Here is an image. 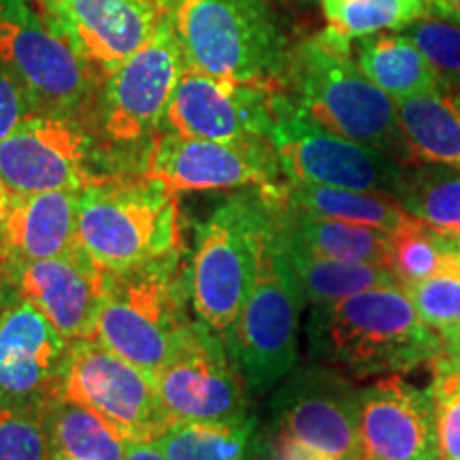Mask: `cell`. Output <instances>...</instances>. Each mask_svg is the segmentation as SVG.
Segmentation results:
<instances>
[{
  "instance_id": "35",
  "label": "cell",
  "mask_w": 460,
  "mask_h": 460,
  "mask_svg": "<svg viewBox=\"0 0 460 460\" xmlns=\"http://www.w3.org/2000/svg\"><path fill=\"white\" fill-rule=\"evenodd\" d=\"M437 430L444 460H460V376H437L433 384Z\"/></svg>"
},
{
  "instance_id": "40",
  "label": "cell",
  "mask_w": 460,
  "mask_h": 460,
  "mask_svg": "<svg viewBox=\"0 0 460 460\" xmlns=\"http://www.w3.org/2000/svg\"><path fill=\"white\" fill-rule=\"evenodd\" d=\"M124 460H169L154 441H128Z\"/></svg>"
},
{
  "instance_id": "8",
  "label": "cell",
  "mask_w": 460,
  "mask_h": 460,
  "mask_svg": "<svg viewBox=\"0 0 460 460\" xmlns=\"http://www.w3.org/2000/svg\"><path fill=\"white\" fill-rule=\"evenodd\" d=\"M0 58L24 82L41 113L84 118L96 71L34 0H0Z\"/></svg>"
},
{
  "instance_id": "3",
  "label": "cell",
  "mask_w": 460,
  "mask_h": 460,
  "mask_svg": "<svg viewBox=\"0 0 460 460\" xmlns=\"http://www.w3.org/2000/svg\"><path fill=\"white\" fill-rule=\"evenodd\" d=\"M186 66L228 84H278L286 34L267 0H156Z\"/></svg>"
},
{
  "instance_id": "24",
  "label": "cell",
  "mask_w": 460,
  "mask_h": 460,
  "mask_svg": "<svg viewBox=\"0 0 460 460\" xmlns=\"http://www.w3.org/2000/svg\"><path fill=\"white\" fill-rule=\"evenodd\" d=\"M354 51L360 71L394 101L444 84L435 66L401 31L356 39Z\"/></svg>"
},
{
  "instance_id": "36",
  "label": "cell",
  "mask_w": 460,
  "mask_h": 460,
  "mask_svg": "<svg viewBox=\"0 0 460 460\" xmlns=\"http://www.w3.org/2000/svg\"><path fill=\"white\" fill-rule=\"evenodd\" d=\"M41 113L37 101L7 62L0 58V141L7 139L17 126H22L32 115Z\"/></svg>"
},
{
  "instance_id": "37",
  "label": "cell",
  "mask_w": 460,
  "mask_h": 460,
  "mask_svg": "<svg viewBox=\"0 0 460 460\" xmlns=\"http://www.w3.org/2000/svg\"><path fill=\"white\" fill-rule=\"evenodd\" d=\"M261 460H324L318 454L309 450L292 439V437L281 435L278 430L269 429V435L262 437Z\"/></svg>"
},
{
  "instance_id": "18",
  "label": "cell",
  "mask_w": 460,
  "mask_h": 460,
  "mask_svg": "<svg viewBox=\"0 0 460 460\" xmlns=\"http://www.w3.org/2000/svg\"><path fill=\"white\" fill-rule=\"evenodd\" d=\"M73 341L26 298L0 318V401L49 410L62 399Z\"/></svg>"
},
{
  "instance_id": "41",
  "label": "cell",
  "mask_w": 460,
  "mask_h": 460,
  "mask_svg": "<svg viewBox=\"0 0 460 460\" xmlns=\"http://www.w3.org/2000/svg\"><path fill=\"white\" fill-rule=\"evenodd\" d=\"M429 11L460 24V0H429Z\"/></svg>"
},
{
  "instance_id": "28",
  "label": "cell",
  "mask_w": 460,
  "mask_h": 460,
  "mask_svg": "<svg viewBox=\"0 0 460 460\" xmlns=\"http://www.w3.org/2000/svg\"><path fill=\"white\" fill-rule=\"evenodd\" d=\"M51 456L124 460L128 441L105 418L79 402L60 399L48 411Z\"/></svg>"
},
{
  "instance_id": "30",
  "label": "cell",
  "mask_w": 460,
  "mask_h": 460,
  "mask_svg": "<svg viewBox=\"0 0 460 460\" xmlns=\"http://www.w3.org/2000/svg\"><path fill=\"white\" fill-rule=\"evenodd\" d=\"M329 31L345 41L402 31L429 13V0H320Z\"/></svg>"
},
{
  "instance_id": "6",
  "label": "cell",
  "mask_w": 460,
  "mask_h": 460,
  "mask_svg": "<svg viewBox=\"0 0 460 460\" xmlns=\"http://www.w3.org/2000/svg\"><path fill=\"white\" fill-rule=\"evenodd\" d=\"M79 243L105 271L181 250L177 192L147 175H105L79 192Z\"/></svg>"
},
{
  "instance_id": "27",
  "label": "cell",
  "mask_w": 460,
  "mask_h": 460,
  "mask_svg": "<svg viewBox=\"0 0 460 460\" xmlns=\"http://www.w3.org/2000/svg\"><path fill=\"white\" fill-rule=\"evenodd\" d=\"M279 239L288 254V261H290L292 269H295L305 301H309L312 305L339 301V298L352 296L356 292L369 290V288L402 286L401 279L396 278V273L390 267L329 261V258L307 254V252L286 243L281 234Z\"/></svg>"
},
{
  "instance_id": "1",
  "label": "cell",
  "mask_w": 460,
  "mask_h": 460,
  "mask_svg": "<svg viewBox=\"0 0 460 460\" xmlns=\"http://www.w3.org/2000/svg\"><path fill=\"white\" fill-rule=\"evenodd\" d=\"M307 339L315 358L349 379L402 376L441 354V335L424 324L402 286L314 305Z\"/></svg>"
},
{
  "instance_id": "29",
  "label": "cell",
  "mask_w": 460,
  "mask_h": 460,
  "mask_svg": "<svg viewBox=\"0 0 460 460\" xmlns=\"http://www.w3.org/2000/svg\"><path fill=\"white\" fill-rule=\"evenodd\" d=\"M394 200L418 222L460 237V169L410 164Z\"/></svg>"
},
{
  "instance_id": "15",
  "label": "cell",
  "mask_w": 460,
  "mask_h": 460,
  "mask_svg": "<svg viewBox=\"0 0 460 460\" xmlns=\"http://www.w3.org/2000/svg\"><path fill=\"white\" fill-rule=\"evenodd\" d=\"M94 137L84 118L39 113L0 141V181L9 194L84 190L92 172Z\"/></svg>"
},
{
  "instance_id": "38",
  "label": "cell",
  "mask_w": 460,
  "mask_h": 460,
  "mask_svg": "<svg viewBox=\"0 0 460 460\" xmlns=\"http://www.w3.org/2000/svg\"><path fill=\"white\" fill-rule=\"evenodd\" d=\"M22 301L20 284H17V261L0 247V318Z\"/></svg>"
},
{
  "instance_id": "42",
  "label": "cell",
  "mask_w": 460,
  "mask_h": 460,
  "mask_svg": "<svg viewBox=\"0 0 460 460\" xmlns=\"http://www.w3.org/2000/svg\"><path fill=\"white\" fill-rule=\"evenodd\" d=\"M9 190L3 186V181H0V234H3L4 230V222H7V214H9Z\"/></svg>"
},
{
  "instance_id": "16",
  "label": "cell",
  "mask_w": 460,
  "mask_h": 460,
  "mask_svg": "<svg viewBox=\"0 0 460 460\" xmlns=\"http://www.w3.org/2000/svg\"><path fill=\"white\" fill-rule=\"evenodd\" d=\"M278 84H228L186 68L166 107L163 130L211 141H271Z\"/></svg>"
},
{
  "instance_id": "20",
  "label": "cell",
  "mask_w": 460,
  "mask_h": 460,
  "mask_svg": "<svg viewBox=\"0 0 460 460\" xmlns=\"http://www.w3.org/2000/svg\"><path fill=\"white\" fill-rule=\"evenodd\" d=\"M107 271L77 243L45 261L17 262L22 298L31 301L71 341L90 339L105 295Z\"/></svg>"
},
{
  "instance_id": "7",
  "label": "cell",
  "mask_w": 460,
  "mask_h": 460,
  "mask_svg": "<svg viewBox=\"0 0 460 460\" xmlns=\"http://www.w3.org/2000/svg\"><path fill=\"white\" fill-rule=\"evenodd\" d=\"M303 303V290L273 222L254 288L222 335L252 393H269L296 369Z\"/></svg>"
},
{
  "instance_id": "26",
  "label": "cell",
  "mask_w": 460,
  "mask_h": 460,
  "mask_svg": "<svg viewBox=\"0 0 460 460\" xmlns=\"http://www.w3.org/2000/svg\"><path fill=\"white\" fill-rule=\"evenodd\" d=\"M169 460H261L254 413L237 422H172L154 441Z\"/></svg>"
},
{
  "instance_id": "43",
  "label": "cell",
  "mask_w": 460,
  "mask_h": 460,
  "mask_svg": "<svg viewBox=\"0 0 460 460\" xmlns=\"http://www.w3.org/2000/svg\"><path fill=\"white\" fill-rule=\"evenodd\" d=\"M444 241H446L447 250H450V254L454 256V261L460 264V237H456V234L444 233Z\"/></svg>"
},
{
  "instance_id": "32",
  "label": "cell",
  "mask_w": 460,
  "mask_h": 460,
  "mask_svg": "<svg viewBox=\"0 0 460 460\" xmlns=\"http://www.w3.org/2000/svg\"><path fill=\"white\" fill-rule=\"evenodd\" d=\"M48 411L0 401V460H49Z\"/></svg>"
},
{
  "instance_id": "33",
  "label": "cell",
  "mask_w": 460,
  "mask_h": 460,
  "mask_svg": "<svg viewBox=\"0 0 460 460\" xmlns=\"http://www.w3.org/2000/svg\"><path fill=\"white\" fill-rule=\"evenodd\" d=\"M401 32L422 51L444 84L460 90V24L429 11Z\"/></svg>"
},
{
  "instance_id": "21",
  "label": "cell",
  "mask_w": 460,
  "mask_h": 460,
  "mask_svg": "<svg viewBox=\"0 0 460 460\" xmlns=\"http://www.w3.org/2000/svg\"><path fill=\"white\" fill-rule=\"evenodd\" d=\"M82 190L9 194V214L0 247L17 262L45 261L79 243L77 214Z\"/></svg>"
},
{
  "instance_id": "9",
  "label": "cell",
  "mask_w": 460,
  "mask_h": 460,
  "mask_svg": "<svg viewBox=\"0 0 460 460\" xmlns=\"http://www.w3.org/2000/svg\"><path fill=\"white\" fill-rule=\"evenodd\" d=\"M271 143L290 183L360 190L394 199L405 177L407 166L388 154L305 119L278 85L273 92Z\"/></svg>"
},
{
  "instance_id": "44",
  "label": "cell",
  "mask_w": 460,
  "mask_h": 460,
  "mask_svg": "<svg viewBox=\"0 0 460 460\" xmlns=\"http://www.w3.org/2000/svg\"><path fill=\"white\" fill-rule=\"evenodd\" d=\"M49 460H75V458H68V456H51Z\"/></svg>"
},
{
  "instance_id": "4",
  "label": "cell",
  "mask_w": 460,
  "mask_h": 460,
  "mask_svg": "<svg viewBox=\"0 0 460 460\" xmlns=\"http://www.w3.org/2000/svg\"><path fill=\"white\" fill-rule=\"evenodd\" d=\"M275 200L262 190L230 194L197 228V245L188 262L190 305L200 322L222 335L254 288L275 222Z\"/></svg>"
},
{
  "instance_id": "39",
  "label": "cell",
  "mask_w": 460,
  "mask_h": 460,
  "mask_svg": "<svg viewBox=\"0 0 460 460\" xmlns=\"http://www.w3.org/2000/svg\"><path fill=\"white\" fill-rule=\"evenodd\" d=\"M441 335V354L437 358V376H447V373L460 371V322Z\"/></svg>"
},
{
  "instance_id": "17",
  "label": "cell",
  "mask_w": 460,
  "mask_h": 460,
  "mask_svg": "<svg viewBox=\"0 0 460 460\" xmlns=\"http://www.w3.org/2000/svg\"><path fill=\"white\" fill-rule=\"evenodd\" d=\"M362 460H444L433 388L402 376L379 377L358 393Z\"/></svg>"
},
{
  "instance_id": "14",
  "label": "cell",
  "mask_w": 460,
  "mask_h": 460,
  "mask_svg": "<svg viewBox=\"0 0 460 460\" xmlns=\"http://www.w3.org/2000/svg\"><path fill=\"white\" fill-rule=\"evenodd\" d=\"M358 393L348 376L324 362L295 369L271 401V430L324 460H362Z\"/></svg>"
},
{
  "instance_id": "10",
  "label": "cell",
  "mask_w": 460,
  "mask_h": 460,
  "mask_svg": "<svg viewBox=\"0 0 460 460\" xmlns=\"http://www.w3.org/2000/svg\"><path fill=\"white\" fill-rule=\"evenodd\" d=\"M143 175L163 181L177 194L254 188L281 199L288 183L281 181L284 172L269 139L211 141L169 130L147 141Z\"/></svg>"
},
{
  "instance_id": "23",
  "label": "cell",
  "mask_w": 460,
  "mask_h": 460,
  "mask_svg": "<svg viewBox=\"0 0 460 460\" xmlns=\"http://www.w3.org/2000/svg\"><path fill=\"white\" fill-rule=\"evenodd\" d=\"M399 126L411 164L460 169V90L441 84L396 101Z\"/></svg>"
},
{
  "instance_id": "22",
  "label": "cell",
  "mask_w": 460,
  "mask_h": 460,
  "mask_svg": "<svg viewBox=\"0 0 460 460\" xmlns=\"http://www.w3.org/2000/svg\"><path fill=\"white\" fill-rule=\"evenodd\" d=\"M275 226L286 243L307 254L339 262L390 267L393 239L377 228L312 216L284 205L281 199L275 200Z\"/></svg>"
},
{
  "instance_id": "13",
  "label": "cell",
  "mask_w": 460,
  "mask_h": 460,
  "mask_svg": "<svg viewBox=\"0 0 460 460\" xmlns=\"http://www.w3.org/2000/svg\"><path fill=\"white\" fill-rule=\"evenodd\" d=\"M186 68L180 43L160 15L154 37L105 75L99 107L102 139L118 147H132L156 137Z\"/></svg>"
},
{
  "instance_id": "45",
  "label": "cell",
  "mask_w": 460,
  "mask_h": 460,
  "mask_svg": "<svg viewBox=\"0 0 460 460\" xmlns=\"http://www.w3.org/2000/svg\"><path fill=\"white\" fill-rule=\"evenodd\" d=\"M458 376H460V371H458Z\"/></svg>"
},
{
  "instance_id": "34",
  "label": "cell",
  "mask_w": 460,
  "mask_h": 460,
  "mask_svg": "<svg viewBox=\"0 0 460 460\" xmlns=\"http://www.w3.org/2000/svg\"><path fill=\"white\" fill-rule=\"evenodd\" d=\"M402 288L416 305L420 318L433 331L444 332L460 322V267Z\"/></svg>"
},
{
  "instance_id": "25",
  "label": "cell",
  "mask_w": 460,
  "mask_h": 460,
  "mask_svg": "<svg viewBox=\"0 0 460 460\" xmlns=\"http://www.w3.org/2000/svg\"><path fill=\"white\" fill-rule=\"evenodd\" d=\"M281 203L292 209L307 211L312 216L377 228L386 234L399 233L405 224L413 220L393 197H386V194L312 186V183L288 181Z\"/></svg>"
},
{
  "instance_id": "2",
  "label": "cell",
  "mask_w": 460,
  "mask_h": 460,
  "mask_svg": "<svg viewBox=\"0 0 460 460\" xmlns=\"http://www.w3.org/2000/svg\"><path fill=\"white\" fill-rule=\"evenodd\" d=\"M352 43L326 28L288 54L278 88L305 119L410 166L396 101L360 71Z\"/></svg>"
},
{
  "instance_id": "31",
  "label": "cell",
  "mask_w": 460,
  "mask_h": 460,
  "mask_svg": "<svg viewBox=\"0 0 460 460\" xmlns=\"http://www.w3.org/2000/svg\"><path fill=\"white\" fill-rule=\"evenodd\" d=\"M390 239H393L390 269L402 286L418 284L447 269L460 267L446 247L444 233L418 222L416 217L405 224L399 233L390 234Z\"/></svg>"
},
{
  "instance_id": "11",
  "label": "cell",
  "mask_w": 460,
  "mask_h": 460,
  "mask_svg": "<svg viewBox=\"0 0 460 460\" xmlns=\"http://www.w3.org/2000/svg\"><path fill=\"white\" fill-rule=\"evenodd\" d=\"M62 399L99 413L126 441H156L175 422L154 377L96 339L73 341Z\"/></svg>"
},
{
  "instance_id": "12",
  "label": "cell",
  "mask_w": 460,
  "mask_h": 460,
  "mask_svg": "<svg viewBox=\"0 0 460 460\" xmlns=\"http://www.w3.org/2000/svg\"><path fill=\"white\" fill-rule=\"evenodd\" d=\"M154 382L175 422H237L252 413L250 388L222 332L199 318L190 322Z\"/></svg>"
},
{
  "instance_id": "19",
  "label": "cell",
  "mask_w": 460,
  "mask_h": 460,
  "mask_svg": "<svg viewBox=\"0 0 460 460\" xmlns=\"http://www.w3.org/2000/svg\"><path fill=\"white\" fill-rule=\"evenodd\" d=\"M92 66L109 75L160 24L156 0H34Z\"/></svg>"
},
{
  "instance_id": "5",
  "label": "cell",
  "mask_w": 460,
  "mask_h": 460,
  "mask_svg": "<svg viewBox=\"0 0 460 460\" xmlns=\"http://www.w3.org/2000/svg\"><path fill=\"white\" fill-rule=\"evenodd\" d=\"M183 250L124 271H107L96 339L149 376L166 365L190 326L188 264Z\"/></svg>"
}]
</instances>
